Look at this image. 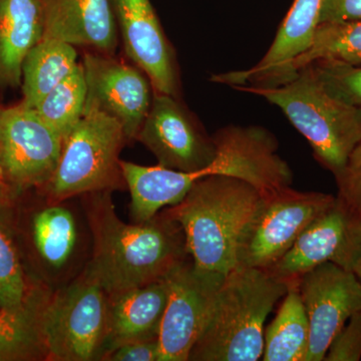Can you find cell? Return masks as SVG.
Instances as JSON below:
<instances>
[{
  "label": "cell",
  "mask_w": 361,
  "mask_h": 361,
  "mask_svg": "<svg viewBox=\"0 0 361 361\" xmlns=\"http://www.w3.org/2000/svg\"><path fill=\"white\" fill-rule=\"evenodd\" d=\"M84 196L94 240L84 271L108 293L163 279L189 256L182 228L165 213L127 224L116 215L111 192Z\"/></svg>",
  "instance_id": "6da1fadb"
},
{
  "label": "cell",
  "mask_w": 361,
  "mask_h": 361,
  "mask_svg": "<svg viewBox=\"0 0 361 361\" xmlns=\"http://www.w3.org/2000/svg\"><path fill=\"white\" fill-rule=\"evenodd\" d=\"M264 196L239 178L207 176L164 213L182 228L195 269L224 279L239 266L244 233Z\"/></svg>",
  "instance_id": "7a4b0ae2"
},
{
  "label": "cell",
  "mask_w": 361,
  "mask_h": 361,
  "mask_svg": "<svg viewBox=\"0 0 361 361\" xmlns=\"http://www.w3.org/2000/svg\"><path fill=\"white\" fill-rule=\"evenodd\" d=\"M289 285L270 271L237 266L221 283L190 360H260L266 319Z\"/></svg>",
  "instance_id": "3957f363"
},
{
  "label": "cell",
  "mask_w": 361,
  "mask_h": 361,
  "mask_svg": "<svg viewBox=\"0 0 361 361\" xmlns=\"http://www.w3.org/2000/svg\"><path fill=\"white\" fill-rule=\"evenodd\" d=\"M234 89L264 97L282 110L334 177L341 174L361 141V106L332 96L310 66L276 87Z\"/></svg>",
  "instance_id": "277c9868"
},
{
  "label": "cell",
  "mask_w": 361,
  "mask_h": 361,
  "mask_svg": "<svg viewBox=\"0 0 361 361\" xmlns=\"http://www.w3.org/2000/svg\"><path fill=\"white\" fill-rule=\"evenodd\" d=\"M126 141L118 121L97 109L85 108L80 122L63 140L54 175L40 188L45 199L63 202L127 188L120 160Z\"/></svg>",
  "instance_id": "5b68a950"
},
{
  "label": "cell",
  "mask_w": 361,
  "mask_h": 361,
  "mask_svg": "<svg viewBox=\"0 0 361 361\" xmlns=\"http://www.w3.org/2000/svg\"><path fill=\"white\" fill-rule=\"evenodd\" d=\"M109 293L82 271L71 284L49 295L40 319L47 357L90 361L106 355Z\"/></svg>",
  "instance_id": "8992f818"
},
{
  "label": "cell",
  "mask_w": 361,
  "mask_h": 361,
  "mask_svg": "<svg viewBox=\"0 0 361 361\" xmlns=\"http://www.w3.org/2000/svg\"><path fill=\"white\" fill-rule=\"evenodd\" d=\"M336 197L284 188L266 195L249 223L239 250V265L268 270Z\"/></svg>",
  "instance_id": "52a82bcc"
},
{
  "label": "cell",
  "mask_w": 361,
  "mask_h": 361,
  "mask_svg": "<svg viewBox=\"0 0 361 361\" xmlns=\"http://www.w3.org/2000/svg\"><path fill=\"white\" fill-rule=\"evenodd\" d=\"M63 140L37 110L0 106V173L16 197L42 188L58 167Z\"/></svg>",
  "instance_id": "ba28073f"
},
{
  "label": "cell",
  "mask_w": 361,
  "mask_h": 361,
  "mask_svg": "<svg viewBox=\"0 0 361 361\" xmlns=\"http://www.w3.org/2000/svg\"><path fill=\"white\" fill-rule=\"evenodd\" d=\"M360 261L361 216L336 197L268 271L279 279L292 282L326 262L355 273Z\"/></svg>",
  "instance_id": "9c48e42d"
},
{
  "label": "cell",
  "mask_w": 361,
  "mask_h": 361,
  "mask_svg": "<svg viewBox=\"0 0 361 361\" xmlns=\"http://www.w3.org/2000/svg\"><path fill=\"white\" fill-rule=\"evenodd\" d=\"M164 278L168 301L158 336L159 361H188L225 278L199 272L187 259Z\"/></svg>",
  "instance_id": "30bf717a"
},
{
  "label": "cell",
  "mask_w": 361,
  "mask_h": 361,
  "mask_svg": "<svg viewBox=\"0 0 361 361\" xmlns=\"http://www.w3.org/2000/svg\"><path fill=\"white\" fill-rule=\"evenodd\" d=\"M137 140L161 167L196 172L200 179L206 177V169L217 153L213 137H207L177 97L155 92Z\"/></svg>",
  "instance_id": "8fae6325"
},
{
  "label": "cell",
  "mask_w": 361,
  "mask_h": 361,
  "mask_svg": "<svg viewBox=\"0 0 361 361\" xmlns=\"http://www.w3.org/2000/svg\"><path fill=\"white\" fill-rule=\"evenodd\" d=\"M298 288L310 322L305 361L324 360L339 330L361 310V281L353 271L326 262L299 278Z\"/></svg>",
  "instance_id": "7c38bea8"
},
{
  "label": "cell",
  "mask_w": 361,
  "mask_h": 361,
  "mask_svg": "<svg viewBox=\"0 0 361 361\" xmlns=\"http://www.w3.org/2000/svg\"><path fill=\"white\" fill-rule=\"evenodd\" d=\"M87 103L115 118L128 140L137 139L151 106L148 77L133 66L101 54H85L84 58Z\"/></svg>",
  "instance_id": "4fadbf2b"
},
{
  "label": "cell",
  "mask_w": 361,
  "mask_h": 361,
  "mask_svg": "<svg viewBox=\"0 0 361 361\" xmlns=\"http://www.w3.org/2000/svg\"><path fill=\"white\" fill-rule=\"evenodd\" d=\"M126 54L148 77L154 92L177 97L178 75L151 0H111Z\"/></svg>",
  "instance_id": "5bb4252c"
},
{
  "label": "cell",
  "mask_w": 361,
  "mask_h": 361,
  "mask_svg": "<svg viewBox=\"0 0 361 361\" xmlns=\"http://www.w3.org/2000/svg\"><path fill=\"white\" fill-rule=\"evenodd\" d=\"M323 0H295L262 59L249 70L214 75L234 87H275L294 59L307 51L319 25Z\"/></svg>",
  "instance_id": "9a60e30c"
},
{
  "label": "cell",
  "mask_w": 361,
  "mask_h": 361,
  "mask_svg": "<svg viewBox=\"0 0 361 361\" xmlns=\"http://www.w3.org/2000/svg\"><path fill=\"white\" fill-rule=\"evenodd\" d=\"M42 39L111 52L116 45V20L111 0H42Z\"/></svg>",
  "instance_id": "2e32d148"
},
{
  "label": "cell",
  "mask_w": 361,
  "mask_h": 361,
  "mask_svg": "<svg viewBox=\"0 0 361 361\" xmlns=\"http://www.w3.org/2000/svg\"><path fill=\"white\" fill-rule=\"evenodd\" d=\"M167 301L165 278L109 293L104 356L130 342L158 339Z\"/></svg>",
  "instance_id": "e0dca14e"
},
{
  "label": "cell",
  "mask_w": 361,
  "mask_h": 361,
  "mask_svg": "<svg viewBox=\"0 0 361 361\" xmlns=\"http://www.w3.org/2000/svg\"><path fill=\"white\" fill-rule=\"evenodd\" d=\"M37 264L47 274L58 275L70 267L80 246V227L66 201L47 200L35 209L26 226Z\"/></svg>",
  "instance_id": "ac0fdd59"
},
{
  "label": "cell",
  "mask_w": 361,
  "mask_h": 361,
  "mask_svg": "<svg viewBox=\"0 0 361 361\" xmlns=\"http://www.w3.org/2000/svg\"><path fill=\"white\" fill-rule=\"evenodd\" d=\"M44 30L42 0H0V87L21 84L23 61Z\"/></svg>",
  "instance_id": "d6986e66"
},
{
  "label": "cell",
  "mask_w": 361,
  "mask_h": 361,
  "mask_svg": "<svg viewBox=\"0 0 361 361\" xmlns=\"http://www.w3.org/2000/svg\"><path fill=\"white\" fill-rule=\"evenodd\" d=\"M121 168L132 198L130 211L134 223L146 222L164 207L180 203L200 180L196 173L180 172L160 165L146 167L121 160Z\"/></svg>",
  "instance_id": "ffe728a7"
},
{
  "label": "cell",
  "mask_w": 361,
  "mask_h": 361,
  "mask_svg": "<svg viewBox=\"0 0 361 361\" xmlns=\"http://www.w3.org/2000/svg\"><path fill=\"white\" fill-rule=\"evenodd\" d=\"M16 198L0 186V310H20L44 291L32 286L26 274Z\"/></svg>",
  "instance_id": "44dd1931"
},
{
  "label": "cell",
  "mask_w": 361,
  "mask_h": 361,
  "mask_svg": "<svg viewBox=\"0 0 361 361\" xmlns=\"http://www.w3.org/2000/svg\"><path fill=\"white\" fill-rule=\"evenodd\" d=\"M73 45L59 40H40L35 45L23 65V99L20 104L35 109L78 65Z\"/></svg>",
  "instance_id": "7402d4cb"
},
{
  "label": "cell",
  "mask_w": 361,
  "mask_h": 361,
  "mask_svg": "<svg viewBox=\"0 0 361 361\" xmlns=\"http://www.w3.org/2000/svg\"><path fill=\"white\" fill-rule=\"evenodd\" d=\"M310 322L298 288L290 282L281 307L264 334V361H305Z\"/></svg>",
  "instance_id": "603a6c76"
},
{
  "label": "cell",
  "mask_w": 361,
  "mask_h": 361,
  "mask_svg": "<svg viewBox=\"0 0 361 361\" xmlns=\"http://www.w3.org/2000/svg\"><path fill=\"white\" fill-rule=\"evenodd\" d=\"M51 294L42 291L20 310H0V361L45 356L40 319Z\"/></svg>",
  "instance_id": "cb8c5ba5"
},
{
  "label": "cell",
  "mask_w": 361,
  "mask_h": 361,
  "mask_svg": "<svg viewBox=\"0 0 361 361\" xmlns=\"http://www.w3.org/2000/svg\"><path fill=\"white\" fill-rule=\"evenodd\" d=\"M319 59L361 66V20L318 25L307 51L292 61L277 85L288 82L299 71Z\"/></svg>",
  "instance_id": "d4e9b609"
},
{
  "label": "cell",
  "mask_w": 361,
  "mask_h": 361,
  "mask_svg": "<svg viewBox=\"0 0 361 361\" xmlns=\"http://www.w3.org/2000/svg\"><path fill=\"white\" fill-rule=\"evenodd\" d=\"M85 103L87 82L84 66L78 65L44 97L35 110L42 120L65 140L84 116Z\"/></svg>",
  "instance_id": "484cf974"
},
{
  "label": "cell",
  "mask_w": 361,
  "mask_h": 361,
  "mask_svg": "<svg viewBox=\"0 0 361 361\" xmlns=\"http://www.w3.org/2000/svg\"><path fill=\"white\" fill-rule=\"evenodd\" d=\"M310 66L332 96L345 103L361 106V66L319 59Z\"/></svg>",
  "instance_id": "4316f807"
},
{
  "label": "cell",
  "mask_w": 361,
  "mask_h": 361,
  "mask_svg": "<svg viewBox=\"0 0 361 361\" xmlns=\"http://www.w3.org/2000/svg\"><path fill=\"white\" fill-rule=\"evenodd\" d=\"M361 358V310L339 330L330 344L324 360L357 361Z\"/></svg>",
  "instance_id": "83f0119b"
},
{
  "label": "cell",
  "mask_w": 361,
  "mask_h": 361,
  "mask_svg": "<svg viewBox=\"0 0 361 361\" xmlns=\"http://www.w3.org/2000/svg\"><path fill=\"white\" fill-rule=\"evenodd\" d=\"M337 197L361 216V141L349 157L348 164L336 177Z\"/></svg>",
  "instance_id": "f1b7e54d"
},
{
  "label": "cell",
  "mask_w": 361,
  "mask_h": 361,
  "mask_svg": "<svg viewBox=\"0 0 361 361\" xmlns=\"http://www.w3.org/2000/svg\"><path fill=\"white\" fill-rule=\"evenodd\" d=\"M358 20H361V0H323L319 25Z\"/></svg>",
  "instance_id": "f546056e"
},
{
  "label": "cell",
  "mask_w": 361,
  "mask_h": 361,
  "mask_svg": "<svg viewBox=\"0 0 361 361\" xmlns=\"http://www.w3.org/2000/svg\"><path fill=\"white\" fill-rule=\"evenodd\" d=\"M158 339L130 342L114 349L104 356L111 361H159Z\"/></svg>",
  "instance_id": "4dcf8cb0"
},
{
  "label": "cell",
  "mask_w": 361,
  "mask_h": 361,
  "mask_svg": "<svg viewBox=\"0 0 361 361\" xmlns=\"http://www.w3.org/2000/svg\"><path fill=\"white\" fill-rule=\"evenodd\" d=\"M355 274L357 275V277L360 278V280L361 281V261L360 262V264H358L357 268H356Z\"/></svg>",
  "instance_id": "1f68e13d"
},
{
  "label": "cell",
  "mask_w": 361,
  "mask_h": 361,
  "mask_svg": "<svg viewBox=\"0 0 361 361\" xmlns=\"http://www.w3.org/2000/svg\"><path fill=\"white\" fill-rule=\"evenodd\" d=\"M0 186H4V180H2L1 173H0Z\"/></svg>",
  "instance_id": "d6a6232c"
}]
</instances>
